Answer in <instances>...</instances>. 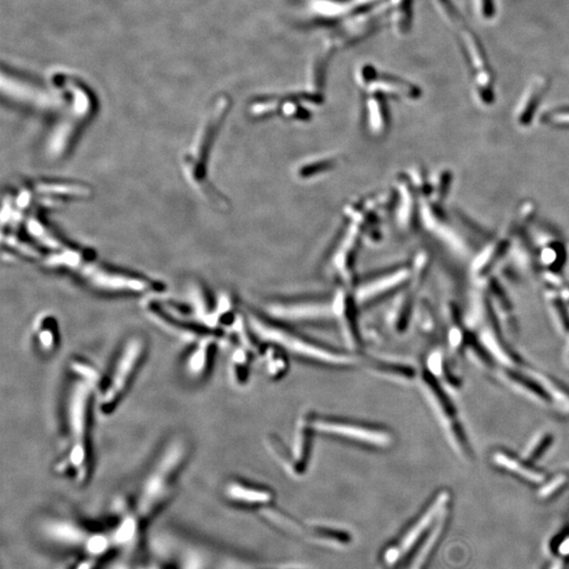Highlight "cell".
Returning a JSON list of instances; mask_svg holds the SVG:
<instances>
[{
    "instance_id": "6da1fadb",
    "label": "cell",
    "mask_w": 569,
    "mask_h": 569,
    "mask_svg": "<svg viewBox=\"0 0 569 569\" xmlns=\"http://www.w3.org/2000/svg\"><path fill=\"white\" fill-rule=\"evenodd\" d=\"M188 455V445L183 438L170 441L156 457L142 483L132 510L145 528L150 520L166 503L172 491L175 478Z\"/></svg>"
},
{
    "instance_id": "7a4b0ae2",
    "label": "cell",
    "mask_w": 569,
    "mask_h": 569,
    "mask_svg": "<svg viewBox=\"0 0 569 569\" xmlns=\"http://www.w3.org/2000/svg\"><path fill=\"white\" fill-rule=\"evenodd\" d=\"M231 100L227 96H220L207 115L202 127L198 131L188 153L184 157V168L188 179L196 186L198 191L204 193L207 200L213 202L215 206L226 209L229 202L220 192L216 191L207 181L206 162L209 149L212 145L216 133L224 123L227 113L230 111Z\"/></svg>"
},
{
    "instance_id": "3957f363",
    "label": "cell",
    "mask_w": 569,
    "mask_h": 569,
    "mask_svg": "<svg viewBox=\"0 0 569 569\" xmlns=\"http://www.w3.org/2000/svg\"><path fill=\"white\" fill-rule=\"evenodd\" d=\"M96 382L77 376L70 388L67 401L68 436L69 453L68 462L74 470L77 480L83 482L89 474V450H88V430H89L90 403Z\"/></svg>"
},
{
    "instance_id": "277c9868",
    "label": "cell",
    "mask_w": 569,
    "mask_h": 569,
    "mask_svg": "<svg viewBox=\"0 0 569 569\" xmlns=\"http://www.w3.org/2000/svg\"><path fill=\"white\" fill-rule=\"evenodd\" d=\"M444 16L457 31L466 61L472 69L474 85L483 102H493V75L479 38L474 33L451 0H436Z\"/></svg>"
},
{
    "instance_id": "5b68a950",
    "label": "cell",
    "mask_w": 569,
    "mask_h": 569,
    "mask_svg": "<svg viewBox=\"0 0 569 569\" xmlns=\"http://www.w3.org/2000/svg\"><path fill=\"white\" fill-rule=\"evenodd\" d=\"M145 352L143 337H132L124 344L98 399L102 414H110L115 409L136 374Z\"/></svg>"
},
{
    "instance_id": "8992f818",
    "label": "cell",
    "mask_w": 569,
    "mask_h": 569,
    "mask_svg": "<svg viewBox=\"0 0 569 569\" xmlns=\"http://www.w3.org/2000/svg\"><path fill=\"white\" fill-rule=\"evenodd\" d=\"M249 324L252 330L260 337L281 346L288 352L297 356L305 357L314 361H324L335 366H348L356 363V359L345 356L339 352H331L318 345L310 343L306 340L299 339L297 335H292L275 325L271 324L258 314L250 312Z\"/></svg>"
},
{
    "instance_id": "52a82bcc",
    "label": "cell",
    "mask_w": 569,
    "mask_h": 569,
    "mask_svg": "<svg viewBox=\"0 0 569 569\" xmlns=\"http://www.w3.org/2000/svg\"><path fill=\"white\" fill-rule=\"evenodd\" d=\"M361 241V235L347 224L340 233L333 253L329 256V266L343 286L350 289H354L357 283L356 271Z\"/></svg>"
},
{
    "instance_id": "ba28073f",
    "label": "cell",
    "mask_w": 569,
    "mask_h": 569,
    "mask_svg": "<svg viewBox=\"0 0 569 569\" xmlns=\"http://www.w3.org/2000/svg\"><path fill=\"white\" fill-rule=\"evenodd\" d=\"M448 493H443L436 498L432 503L431 506L425 511L423 517L406 532L405 536L395 543L393 546L389 547L383 556L382 568L381 569H395L399 565L400 562L405 558V556L412 551V547L420 540L421 536L426 532L427 528L431 525L432 522L440 517L445 511L447 502H448Z\"/></svg>"
},
{
    "instance_id": "9c48e42d",
    "label": "cell",
    "mask_w": 569,
    "mask_h": 569,
    "mask_svg": "<svg viewBox=\"0 0 569 569\" xmlns=\"http://www.w3.org/2000/svg\"><path fill=\"white\" fill-rule=\"evenodd\" d=\"M73 92L74 102L72 110L59 124L47 143V152L50 157H61L66 153V150L71 145L79 126L87 119L91 112V102L87 94L79 89H74Z\"/></svg>"
},
{
    "instance_id": "30bf717a",
    "label": "cell",
    "mask_w": 569,
    "mask_h": 569,
    "mask_svg": "<svg viewBox=\"0 0 569 569\" xmlns=\"http://www.w3.org/2000/svg\"><path fill=\"white\" fill-rule=\"evenodd\" d=\"M412 280V265L400 264L380 271L378 275L356 284L354 292L357 304L369 303L397 290Z\"/></svg>"
},
{
    "instance_id": "8fae6325",
    "label": "cell",
    "mask_w": 569,
    "mask_h": 569,
    "mask_svg": "<svg viewBox=\"0 0 569 569\" xmlns=\"http://www.w3.org/2000/svg\"><path fill=\"white\" fill-rule=\"evenodd\" d=\"M357 83L361 90H376L386 94L388 97L397 100H416L421 95L420 89L412 83L386 73L378 72L369 65L359 68L357 73Z\"/></svg>"
},
{
    "instance_id": "7c38bea8",
    "label": "cell",
    "mask_w": 569,
    "mask_h": 569,
    "mask_svg": "<svg viewBox=\"0 0 569 569\" xmlns=\"http://www.w3.org/2000/svg\"><path fill=\"white\" fill-rule=\"evenodd\" d=\"M313 429L323 433L341 436L348 440L356 441L363 444L372 445L376 447H387L391 445L393 438L390 433L373 428L359 426L348 423L335 422V421L316 420L312 422Z\"/></svg>"
},
{
    "instance_id": "4fadbf2b",
    "label": "cell",
    "mask_w": 569,
    "mask_h": 569,
    "mask_svg": "<svg viewBox=\"0 0 569 569\" xmlns=\"http://www.w3.org/2000/svg\"><path fill=\"white\" fill-rule=\"evenodd\" d=\"M80 275L100 290L111 291V292H145L153 288L151 284L136 277L128 275L113 273L110 271L102 270L93 265L80 264Z\"/></svg>"
},
{
    "instance_id": "5bb4252c",
    "label": "cell",
    "mask_w": 569,
    "mask_h": 569,
    "mask_svg": "<svg viewBox=\"0 0 569 569\" xmlns=\"http://www.w3.org/2000/svg\"><path fill=\"white\" fill-rule=\"evenodd\" d=\"M333 316L337 318L343 330L344 337L348 345L352 348L359 346V326H357L356 297L354 289L342 286L335 292L333 301Z\"/></svg>"
},
{
    "instance_id": "9a60e30c",
    "label": "cell",
    "mask_w": 569,
    "mask_h": 569,
    "mask_svg": "<svg viewBox=\"0 0 569 569\" xmlns=\"http://www.w3.org/2000/svg\"><path fill=\"white\" fill-rule=\"evenodd\" d=\"M268 310L275 318L287 321L321 320L335 316L333 304L320 301L277 303L269 306Z\"/></svg>"
},
{
    "instance_id": "2e32d148",
    "label": "cell",
    "mask_w": 569,
    "mask_h": 569,
    "mask_svg": "<svg viewBox=\"0 0 569 569\" xmlns=\"http://www.w3.org/2000/svg\"><path fill=\"white\" fill-rule=\"evenodd\" d=\"M364 110L367 129L376 138L385 136L390 127L388 96L376 90H363Z\"/></svg>"
},
{
    "instance_id": "e0dca14e",
    "label": "cell",
    "mask_w": 569,
    "mask_h": 569,
    "mask_svg": "<svg viewBox=\"0 0 569 569\" xmlns=\"http://www.w3.org/2000/svg\"><path fill=\"white\" fill-rule=\"evenodd\" d=\"M395 189H397L395 206L397 226L405 232H412L417 222L416 188L410 177L403 175L395 179Z\"/></svg>"
},
{
    "instance_id": "ac0fdd59",
    "label": "cell",
    "mask_w": 569,
    "mask_h": 569,
    "mask_svg": "<svg viewBox=\"0 0 569 569\" xmlns=\"http://www.w3.org/2000/svg\"><path fill=\"white\" fill-rule=\"evenodd\" d=\"M343 162L340 154H323L299 162L294 169V176L301 181H314L335 171Z\"/></svg>"
},
{
    "instance_id": "d6986e66",
    "label": "cell",
    "mask_w": 569,
    "mask_h": 569,
    "mask_svg": "<svg viewBox=\"0 0 569 569\" xmlns=\"http://www.w3.org/2000/svg\"><path fill=\"white\" fill-rule=\"evenodd\" d=\"M311 428H313V425L306 417L297 423L292 449V468H291V472L295 474L305 472L309 464L312 446Z\"/></svg>"
},
{
    "instance_id": "ffe728a7",
    "label": "cell",
    "mask_w": 569,
    "mask_h": 569,
    "mask_svg": "<svg viewBox=\"0 0 569 569\" xmlns=\"http://www.w3.org/2000/svg\"><path fill=\"white\" fill-rule=\"evenodd\" d=\"M215 347V337L212 335L200 337L191 354L186 359V371L192 378H200L206 373L210 366Z\"/></svg>"
},
{
    "instance_id": "44dd1931",
    "label": "cell",
    "mask_w": 569,
    "mask_h": 569,
    "mask_svg": "<svg viewBox=\"0 0 569 569\" xmlns=\"http://www.w3.org/2000/svg\"><path fill=\"white\" fill-rule=\"evenodd\" d=\"M226 496L234 502L247 505L268 504L273 498L270 491L254 489L241 483H230L226 487Z\"/></svg>"
},
{
    "instance_id": "7402d4cb",
    "label": "cell",
    "mask_w": 569,
    "mask_h": 569,
    "mask_svg": "<svg viewBox=\"0 0 569 569\" xmlns=\"http://www.w3.org/2000/svg\"><path fill=\"white\" fill-rule=\"evenodd\" d=\"M412 289V287H408L401 295H399L389 311V324L397 333L406 330L412 316V297H414Z\"/></svg>"
},
{
    "instance_id": "603a6c76",
    "label": "cell",
    "mask_w": 569,
    "mask_h": 569,
    "mask_svg": "<svg viewBox=\"0 0 569 569\" xmlns=\"http://www.w3.org/2000/svg\"><path fill=\"white\" fill-rule=\"evenodd\" d=\"M35 335L40 349L50 352L56 347V323L50 316H42L35 324Z\"/></svg>"
},
{
    "instance_id": "cb8c5ba5",
    "label": "cell",
    "mask_w": 569,
    "mask_h": 569,
    "mask_svg": "<svg viewBox=\"0 0 569 569\" xmlns=\"http://www.w3.org/2000/svg\"><path fill=\"white\" fill-rule=\"evenodd\" d=\"M414 2V0H390L391 19L399 34L406 33L412 27Z\"/></svg>"
},
{
    "instance_id": "d4e9b609",
    "label": "cell",
    "mask_w": 569,
    "mask_h": 569,
    "mask_svg": "<svg viewBox=\"0 0 569 569\" xmlns=\"http://www.w3.org/2000/svg\"><path fill=\"white\" fill-rule=\"evenodd\" d=\"M549 85V80L544 77H540V78L534 81L529 91L527 92V95L524 98V102H522L521 108H520L519 121L522 124L529 121L530 115H532V113L536 111L534 109L538 104L539 100H541Z\"/></svg>"
},
{
    "instance_id": "484cf974",
    "label": "cell",
    "mask_w": 569,
    "mask_h": 569,
    "mask_svg": "<svg viewBox=\"0 0 569 569\" xmlns=\"http://www.w3.org/2000/svg\"><path fill=\"white\" fill-rule=\"evenodd\" d=\"M445 517H446V511H444V513L441 515V517H438L429 536L427 537L426 540L423 543L422 547H421L418 553H417L416 557H414V560L412 561L409 569L425 568V564H426L428 557H429L430 553H431L434 545L436 544L441 534H442L443 527H444Z\"/></svg>"
},
{
    "instance_id": "4316f807",
    "label": "cell",
    "mask_w": 569,
    "mask_h": 569,
    "mask_svg": "<svg viewBox=\"0 0 569 569\" xmlns=\"http://www.w3.org/2000/svg\"><path fill=\"white\" fill-rule=\"evenodd\" d=\"M370 370L378 376L393 378L395 381H408L414 378V370L412 368L401 365V364L390 363V361H370Z\"/></svg>"
},
{
    "instance_id": "83f0119b",
    "label": "cell",
    "mask_w": 569,
    "mask_h": 569,
    "mask_svg": "<svg viewBox=\"0 0 569 569\" xmlns=\"http://www.w3.org/2000/svg\"><path fill=\"white\" fill-rule=\"evenodd\" d=\"M249 354L245 348H239L231 359L230 376L235 384L243 386L247 382Z\"/></svg>"
},
{
    "instance_id": "f1b7e54d",
    "label": "cell",
    "mask_w": 569,
    "mask_h": 569,
    "mask_svg": "<svg viewBox=\"0 0 569 569\" xmlns=\"http://www.w3.org/2000/svg\"><path fill=\"white\" fill-rule=\"evenodd\" d=\"M271 356H268V372L270 376L277 378L286 373L287 361L284 357L279 356L277 352H271Z\"/></svg>"
},
{
    "instance_id": "f546056e",
    "label": "cell",
    "mask_w": 569,
    "mask_h": 569,
    "mask_svg": "<svg viewBox=\"0 0 569 569\" xmlns=\"http://www.w3.org/2000/svg\"><path fill=\"white\" fill-rule=\"evenodd\" d=\"M203 565L204 564L202 563L200 558L196 553H191L184 556L181 563L177 564V568L175 569H204Z\"/></svg>"
},
{
    "instance_id": "4dcf8cb0",
    "label": "cell",
    "mask_w": 569,
    "mask_h": 569,
    "mask_svg": "<svg viewBox=\"0 0 569 569\" xmlns=\"http://www.w3.org/2000/svg\"><path fill=\"white\" fill-rule=\"evenodd\" d=\"M480 2V10L482 16L486 19H491L495 14V4L493 0H479Z\"/></svg>"
},
{
    "instance_id": "1f68e13d",
    "label": "cell",
    "mask_w": 569,
    "mask_h": 569,
    "mask_svg": "<svg viewBox=\"0 0 569 569\" xmlns=\"http://www.w3.org/2000/svg\"><path fill=\"white\" fill-rule=\"evenodd\" d=\"M138 569H166L160 562L155 561V560H148V561L143 562Z\"/></svg>"
},
{
    "instance_id": "d6a6232c",
    "label": "cell",
    "mask_w": 569,
    "mask_h": 569,
    "mask_svg": "<svg viewBox=\"0 0 569 569\" xmlns=\"http://www.w3.org/2000/svg\"><path fill=\"white\" fill-rule=\"evenodd\" d=\"M551 569H563V563L562 561H557L555 564H553V568Z\"/></svg>"
}]
</instances>
